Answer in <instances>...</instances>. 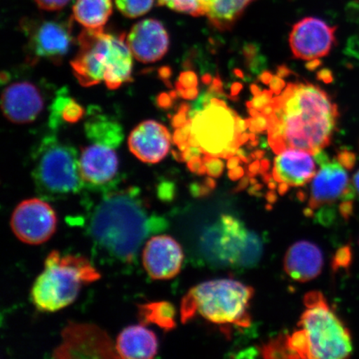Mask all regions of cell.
<instances>
[{
    "instance_id": "cell-1",
    "label": "cell",
    "mask_w": 359,
    "mask_h": 359,
    "mask_svg": "<svg viewBox=\"0 0 359 359\" xmlns=\"http://www.w3.org/2000/svg\"><path fill=\"white\" fill-rule=\"evenodd\" d=\"M271 102L268 142L276 154L293 148L316 155L331 144L339 111L325 90L309 83H290Z\"/></svg>"
},
{
    "instance_id": "cell-2",
    "label": "cell",
    "mask_w": 359,
    "mask_h": 359,
    "mask_svg": "<svg viewBox=\"0 0 359 359\" xmlns=\"http://www.w3.org/2000/svg\"><path fill=\"white\" fill-rule=\"evenodd\" d=\"M159 218L147 212L138 191L107 193L90 221V233L96 243L112 257L132 263L151 233L163 228Z\"/></svg>"
},
{
    "instance_id": "cell-3",
    "label": "cell",
    "mask_w": 359,
    "mask_h": 359,
    "mask_svg": "<svg viewBox=\"0 0 359 359\" xmlns=\"http://www.w3.org/2000/svg\"><path fill=\"white\" fill-rule=\"evenodd\" d=\"M79 51L72 69L83 87L101 83L115 90L132 81L133 53L126 34H111L102 29H84L78 37Z\"/></svg>"
},
{
    "instance_id": "cell-4",
    "label": "cell",
    "mask_w": 359,
    "mask_h": 359,
    "mask_svg": "<svg viewBox=\"0 0 359 359\" xmlns=\"http://www.w3.org/2000/svg\"><path fill=\"white\" fill-rule=\"evenodd\" d=\"M100 279V273L86 259L71 255L62 257L53 250L34 283L31 297L39 311L56 312L73 304L83 285Z\"/></svg>"
},
{
    "instance_id": "cell-5",
    "label": "cell",
    "mask_w": 359,
    "mask_h": 359,
    "mask_svg": "<svg viewBox=\"0 0 359 359\" xmlns=\"http://www.w3.org/2000/svg\"><path fill=\"white\" fill-rule=\"evenodd\" d=\"M254 290L236 280L206 281L192 288L182 302V321L187 323L200 314L215 324L250 325L249 303Z\"/></svg>"
},
{
    "instance_id": "cell-6",
    "label": "cell",
    "mask_w": 359,
    "mask_h": 359,
    "mask_svg": "<svg viewBox=\"0 0 359 359\" xmlns=\"http://www.w3.org/2000/svg\"><path fill=\"white\" fill-rule=\"evenodd\" d=\"M84 130L89 143L81 150V177L90 187L109 185L118 173L116 150L123 140V128L109 116L94 114L85 123Z\"/></svg>"
},
{
    "instance_id": "cell-7",
    "label": "cell",
    "mask_w": 359,
    "mask_h": 359,
    "mask_svg": "<svg viewBox=\"0 0 359 359\" xmlns=\"http://www.w3.org/2000/svg\"><path fill=\"white\" fill-rule=\"evenodd\" d=\"M306 306L299 327L306 336L309 355L313 359H342L353 352L352 337L320 292L305 295Z\"/></svg>"
},
{
    "instance_id": "cell-8",
    "label": "cell",
    "mask_w": 359,
    "mask_h": 359,
    "mask_svg": "<svg viewBox=\"0 0 359 359\" xmlns=\"http://www.w3.org/2000/svg\"><path fill=\"white\" fill-rule=\"evenodd\" d=\"M187 116L191 122L190 136L202 154L229 159L237 154L241 135L248 126L223 100L213 97L208 105L193 107Z\"/></svg>"
},
{
    "instance_id": "cell-9",
    "label": "cell",
    "mask_w": 359,
    "mask_h": 359,
    "mask_svg": "<svg viewBox=\"0 0 359 359\" xmlns=\"http://www.w3.org/2000/svg\"><path fill=\"white\" fill-rule=\"evenodd\" d=\"M33 176L40 191L48 195L78 193L84 185L75 147L55 135L45 137L33 154Z\"/></svg>"
},
{
    "instance_id": "cell-10",
    "label": "cell",
    "mask_w": 359,
    "mask_h": 359,
    "mask_svg": "<svg viewBox=\"0 0 359 359\" xmlns=\"http://www.w3.org/2000/svg\"><path fill=\"white\" fill-rule=\"evenodd\" d=\"M205 243L213 257L222 263L236 266H253L262 254L259 238L231 215H222L218 226L205 236Z\"/></svg>"
},
{
    "instance_id": "cell-11",
    "label": "cell",
    "mask_w": 359,
    "mask_h": 359,
    "mask_svg": "<svg viewBox=\"0 0 359 359\" xmlns=\"http://www.w3.org/2000/svg\"><path fill=\"white\" fill-rule=\"evenodd\" d=\"M28 37L29 60L60 64L69 53L74 38L70 21L44 20L22 26Z\"/></svg>"
},
{
    "instance_id": "cell-12",
    "label": "cell",
    "mask_w": 359,
    "mask_h": 359,
    "mask_svg": "<svg viewBox=\"0 0 359 359\" xmlns=\"http://www.w3.org/2000/svg\"><path fill=\"white\" fill-rule=\"evenodd\" d=\"M11 224L18 239L26 244L40 245L50 239L55 232L57 217L47 202L32 198L17 205Z\"/></svg>"
},
{
    "instance_id": "cell-13",
    "label": "cell",
    "mask_w": 359,
    "mask_h": 359,
    "mask_svg": "<svg viewBox=\"0 0 359 359\" xmlns=\"http://www.w3.org/2000/svg\"><path fill=\"white\" fill-rule=\"evenodd\" d=\"M313 156L320 169L313 178L309 209L313 210L351 196L353 184L349 181L347 169L338 160H330L323 150Z\"/></svg>"
},
{
    "instance_id": "cell-14",
    "label": "cell",
    "mask_w": 359,
    "mask_h": 359,
    "mask_svg": "<svg viewBox=\"0 0 359 359\" xmlns=\"http://www.w3.org/2000/svg\"><path fill=\"white\" fill-rule=\"evenodd\" d=\"M62 336L64 341L55 350V358H119L109 337L96 326L73 324Z\"/></svg>"
},
{
    "instance_id": "cell-15",
    "label": "cell",
    "mask_w": 359,
    "mask_h": 359,
    "mask_svg": "<svg viewBox=\"0 0 359 359\" xmlns=\"http://www.w3.org/2000/svg\"><path fill=\"white\" fill-rule=\"evenodd\" d=\"M336 27L314 17L304 18L296 22L290 35L294 57L313 60L329 55L336 43Z\"/></svg>"
},
{
    "instance_id": "cell-16",
    "label": "cell",
    "mask_w": 359,
    "mask_h": 359,
    "mask_svg": "<svg viewBox=\"0 0 359 359\" xmlns=\"http://www.w3.org/2000/svg\"><path fill=\"white\" fill-rule=\"evenodd\" d=\"M46 98L41 88L30 80H16L8 83L1 96L4 116L15 124L34 122L42 114Z\"/></svg>"
},
{
    "instance_id": "cell-17",
    "label": "cell",
    "mask_w": 359,
    "mask_h": 359,
    "mask_svg": "<svg viewBox=\"0 0 359 359\" xmlns=\"http://www.w3.org/2000/svg\"><path fill=\"white\" fill-rule=\"evenodd\" d=\"M184 259L181 245L169 236L151 237L143 250V266L152 280H170L177 276Z\"/></svg>"
},
{
    "instance_id": "cell-18",
    "label": "cell",
    "mask_w": 359,
    "mask_h": 359,
    "mask_svg": "<svg viewBox=\"0 0 359 359\" xmlns=\"http://www.w3.org/2000/svg\"><path fill=\"white\" fill-rule=\"evenodd\" d=\"M127 43L137 60L151 64L167 55L170 38L167 29L159 20L147 19L133 26L127 36Z\"/></svg>"
},
{
    "instance_id": "cell-19",
    "label": "cell",
    "mask_w": 359,
    "mask_h": 359,
    "mask_svg": "<svg viewBox=\"0 0 359 359\" xmlns=\"http://www.w3.org/2000/svg\"><path fill=\"white\" fill-rule=\"evenodd\" d=\"M172 145L169 130L154 120L142 122L133 130L128 137L132 154L143 163H160L168 154Z\"/></svg>"
},
{
    "instance_id": "cell-20",
    "label": "cell",
    "mask_w": 359,
    "mask_h": 359,
    "mask_svg": "<svg viewBox=\"0 0 359 359\" xmlns=\"http://www.w3.org/2000/svg\"><path fill=\"white\" fill-rule=\"evenodd\" d=\"M308 151L286 149L278 154L273 164L272 176L278 182L290 187H303L316 175V165Z\"/></svg>"
},
{
    "instance_id": "cell-21",
    "label": "cell",
    "mask_w": 359,
    "mask_h": 359,
    "mask_svg": "<svg viewBox=\"0 0 359 359\" xmlns=\"http://www.w3.org/2000/svg\"><path fill=\"white\" fill-rule=\"evenodd\" d=\"M324 266V257L318 247L309 241H299L287 251L284 269L287 275L299 282L316 279Z\"/></svg>"
},
{
    "instance_id": "cell-22",
    "label": "cell",
    "mask_w": 359,
    "mask_h": 359,
    "mask_svg": "<svg viewBox=\"0 0 359 359\" xmlns=\"http://www.w3.org/2000/svg\"><path fill=\"white\" fill-rule=\"evenodd\" d=\"M158 348L154 332L142 325L126 327L116 339V351L122 358H152Z\"/></svg>"
},
{
    "instance_id": "cell-23",
    "label": "cell",
    "mask_w": 359,
    "mask_h": 359,
    "mask_svg": "<svg viewBox=\"0 0 359 359\" xmlns=\"http://www.w3.org/2000/svg\"><path fill=\"white\" fill-rule=\"evenodd\" d=\"M112 0H77L73 7L75 21L84 29H102L112 13Z\"/></svg>"
},
{
    "instance_id": "cell-24",
    "label": "cell",
    "mask_w": 359,
    "mask_h": 359,
    "mask_svg": "<svg viewBox=\"0 0 359 359\" xmlns=\"http://www.w3.org/2000/svg\"><path fill=\"white\" fill-rule=\"evenodd\" d=\"M255 0H210L208 19L214 28L231 29Z\"/></svg>"
},
{
    "instance_id": "cell-25",
    "label": "cell",
    "mask_w": 359,
    "mask_h": 359,
    "mask_svg": "<svg viewBox=\"0 0 359 359\" xmlns=\"http://www.w3.org/2000/svg\"><path fill=\"white\" fill-rule=\"evenodd\" d=\"M84 109L79 103L72 98L65 88L57 93L50 107L49 125L53 129L67 123H75L83 118Z\"/></svg>"
},
{
    "instance_id": "cell-26",
    "label": "cell",
    "mask_w": 359,
    "mask_h": 359,
    "mask_svg": "<svg viewBox=\"0 0 359 359\" xmlns=\"http://www.w3.org/2000/svg\"><path fill=\"white\" fill-rule=\"evenodd\" d=\"M139 313L143 322L155 324L165 330H172L176 326L174 307L168 302L142 305Z\"/></svg>"
},
{
    "instance_id": "cell-27",
    "label": "cell",
    "mask_w": 359,
    "mask_h": 359,
    "mask_svg": "<svg viewBox=\"0 0 359 359\" xmlns=\"http://www.w3.org/2000/svg\"><path fill=\"white\" fill-rule=\"evenodd\" d=\"M160 6L168 7L170 10L186 13L194 17L206 16L210 0H156Z\"/></svg>"
},
{
    "instance_id": "cell-28",
    "label": "cell",
    "mask_w": 359,
    "mask_h": 359,
    "mask_svg": "<svg viewBox=\"0 0 359 359\" xmlns=\"http://www.w3.org/2000/svg\"><path fill=\"white\" fill-rule=\"evenodd\" d=\"M154 2L155 0H115L118 10L129 19L146 15L151 10Z\"/></svg>"
},
{
    "instance_id": "cell-29",
    "label": "cell",
    "mask_w": 359,
    "mask_h": 359,
    "mask_svg": "<svg viewBox=\"0 0 359 359\" xmlns=\"http://www.w3.org/2000/svg\"><path fill=\"white\" fill-rule=\"evenodd\" d=\"M206 173L210 177L218 178L222 176L224 168V164L219 157L205 156L203 158Z\"/></svg>"
},
{
    "instance_id": "cell-30",
    "label": "cell",
    "mask_w": 359,
    "mask_h": 359,
    "mask_svg": "<svg viewBox=\"0 0 359 359\" xmlns=\"http://www.w3.org/2000/svg\"><path fill=\"white\" fill-rule=\"evenodd\" d=\"M352 252L348 246L342 247L334 255L333 267L334 269L339 268H346L351 263Z\"/></svg>"
},
{
    "instance_id": "cell-31",
    "label": "cell",
    "mask_w": 359,
    "mask_h": 359,
    "mask_svg": "<svg viewBox=\"0 0 359 359\" xmlns=\"http://www.w3.org/2000/svg\"><path fill=\"white\" fill-rule=\"evenodd\" d=\"M197 84H198V79L195 73L191 71L184 72L180 75L177 83L178 94L184 89L197 87Z\"/></svg>"
},
{
    "instance_id": "cell-32",
    "label": "cell",
    "mask_w": 359,
    "mask_h": 359,
    "mask_svg": "<svg viewBox=\"0 0 359 359\" xmlns=\"http://www.w3.org/2000/svg\"><path fill=\"white\" fill-rule=\"evenodd\" d=\"M273 93L271 90H264L258 95L255 96L252 101L246 102V105L248 107V109L253 107V109L262 111L264 107L271 102Z\"/></svg>"
},
{
    "instance_id": "cell-33",
    "label": "cell",
    "mask_w": 359,
    "mask_h": 359,
    "mask_svg": "<svg viewBox=\"0 0 359 359\" xmlns=\"http://www.w3.org/2000/svg\"><path fill=\"white\" fill-rule=\"evenodd\" d=\"M246 123L251 133H257L266 131L269 127V119L266 116H264L262 111L260 114L254 116V118L246 120Z\"/></svg>"
},
{
    "instance_id": "cell-34",
    "label": "cell",
    "mask_w": 359,
    "mask_h": 359,
    "mask_svg": "<svg viewBox=\"0 0 359 359\" xmlns=\"http://www.w3.org/2000/svg\"><path fill=\"white\" fill-rule=\"evenodd\" d=\"M41 10L46 11H57L64 8L70 0H34Z\"/></svg>"
},
{
    "instance_id": "cell-35",
    "label": "cell",
    "mask_w": 359,
    "mask_h": 359,
    "mask_svg": "<svg viewBox=\"0 0 359 359\" xmlns=\"http://www.w3.org/2000/svg\"><path fill=\"white\" fill-rule=\"evenodd\" d=\"M337 160L339 161V163L343 165L344 168L347 170H351L355 164L356 156L353 152L348 151L346 150L339 152Z\"/></svg>"
},
{
    "instance_id": "cell-36",
    "label": "cell",
    "mask_w": 359,
    "mask_h": 359,
    "mask_svg": "<svg viewBox=\"0 0 359 359\" xmlns=\"http://www.w3.org/2000/svg\"><path fill=\"white\" fill-rule=\"evenodd\" d=\"M269 86H271V90L273 94L279 95V94L281 93L282 90L285 88L286 83L283 79L279 77V76H273L271 83H269Z\"/></svg>"
},
{
    "instance_id": "cell-37",
    "label": "cell",
    "mask_w": 359,
    "mask_h": 359,
    "mask_svg": "<svg viewBox=\"0 0 359 359\" xmlns=\"http://www.w3.org/2000/svg\"><path fill=\"white\" fill-rule=\"evenodd\" d=\"M259 51V48L254 43L246 44L244 47V55L247 60L252 61Z\"/></svg>"
},
{
    "instance_id": "cell-38",
    "label": "cell",
    "mask_w": 359,
    "mask_h": 359,
    "mask_svg": "<svg viewBox=\"0 0 359 359\" xmlns=\"http://www.w3.org/2000/svg\"><path fill=\"white\" fill-rule=\"evenodd\" d=\"M199 90L196 87L184 89L183 91L179 93L183 98L187 100H194L198 96Z\"/></svg>"
},
{
    "instance_id": "cell-39",
    "label": "cell",
    "mask_w": 359,
    "mask_h": 359,
    "mask_svg": "<svg viewBox=\"0 0 359 359\" xmlns=\"http://www.w3.org/2000/svg\"><path fill=\"white\" fill-rule=\"evenodd\" d=\"M317 79L325 83H330L333 82V74L330 69H324L318 72Z\"/></svg>"
},
{
    "instance_id": "cell-40",
    "label": "cell",
    "mask_w": 359,
    "mask_h": 359,
    "mask_svg": "<svg viewBox=\"0 0 359 359\" xmlns=\"http://www.w3.org/2000/svg\"><path fill=\"white\" fill-rule=\"evenodd\" d=\"M244 169L241 167H237L236 168L230 169L228 172V176L232 181H236V180L241 179L244 176Z\"/></svg>"
},
{
    "instance_id": "cell-41",
    "label": "cell",
    "mask_w": 359,
    "mask_h": 359,
    "mask_svg": "<svg viewBox=\"0 0 359 359\" xmlns=\"http://www.w3.org/2000/svg\"><path fill=\"white\" fill-rule=\"evenodd\" d=\"M292 74L291 70L285 65H280L277 69V76L281 79L288 77Z\"/></svg>"
},
{
    "instance_id": "cell-42",
    "label": "cell",
    "mask_w": 359,
    "mask_h": 359,
    "mask_svg": "<svg viewBox=\"0 0 359 359\" xmlns=\"http://www.w3.org/2000/svg\"><path fill=\"white\" fill-rule=\"evenodd\" d=\"M322 65V61L316 58V60H313L309 61L306 65H305V67L309 71H314L320 67Z\"/></svg>"
},
{
    "instance_id": "cell-43",
    "label": "cell",
    "mask_w": 359,
    "mask_h": 359,
    "mask_svg": "<svg viewBox=\"0 0 359 359\" xmlns=\"http://www.w3.org/2000/svg\"><path fill=\"white\" fill-rule=\"evenodd\" d=\"M260 168H262V165H260L259 161H255L254 163H251L249 167L250 176H255V175L260 172Z\"/></svg>"
},
{
    "instance_id": "cell-44",
    "label": "cell",
    "mask_w": 359,
    "mask_h": 359,
    "mask_svg": "<svg viewBox=\"0 0 359 359\" xmlns=\"http://www.w3.org/2000/svg\"><path fill=\"white\" fill-rule=\"evenodd\" d=\"M241 161V160L239 156H232L231 158L228 159L227 168L229 169H233L239 167Z\"/></svg>"
},
{
    "instance_id": "cell-45",
    "label": "cell",
    "mask_w": 359,
    "mask_h": 359,
    "mask_svg": "<svg viewBox=\"0 0 359 359\" xmlns=\"http://www.w3.org/2000/svg\"><path fill=\"white\" fill-rule=\"evenodd\" d=\"M273 77V76L271 73V72L266 71L264 72V73H262V74H260L259 80L262 81V82L264 84H269L271 83Z\"/></svg>"
},
{
    "instance_id": "cell-46",
    "label": "cell",
    "mask_w": 359,
    "mask_h": 359,
    "mask_svg": "<svg viewBox=\"0 0 359 359\" xmlns=\"http://www.w3.org/2000/svg\"><path fill=\"white\" fill-rule=\"evenodd\" d=\"M236 155L240 157L241 160L242 161H244L245 163H248L250 158H249L248 156H247L245 151L243 149H238Z\"/></svg>"
},
{
    "instance_id": "cell-47",
    "label": "cell",
    "mask_w": 359,
    "mask_h": 359,
    "mask_svg": "<svg viewBox=\"0 0 359 359\" xmlns=\"http://www.w3.org/2000/svg\"><path fill=\"white\" fill-rule=\"evenodd\" d=\"M242 89V84L240 83H235L231 87V95L233 97L236 96L238 93H240Z\"/></svg>"
},
{
    "instance_id": "cell-48",
    "label": "cell",
    "mask_w": 359,
    "mask_h": 359,
    "mask_svg": "<svg viewBox=\"0 0 359 359\" xmlns=\"http://www.w3.org/2000/svg\"><path fill=\"white\" fill-rule=\"evenodd\" d=\"M260 111H262L264 116H266L267 118L268 116H271L273 111V107L271 104V102H269V104L264 107V109Z\"/></svg>"
},
{
    "instance_id": "cell-49",
    "label": "cell",
    "mask_w": 359,
    "mask_h": 359,
    "mask_svg": "<svg viewBox=\"0 0 359 359\" xmlns=\"http://www.w3.org/2000/svg\"><path fill=\"white\" fill-rule=\"evenodd\" d=\"M353 187L354 188V190H355L359 196V170L358 172L354 175L353 178Z\"/></svg>"
},
{
    "instance_id": "cell-50",
    "label": "cell",
    "mask_w": 359,
    "mask_h": 359,
    "mask_svg": "<svg viewBox=\"0 0 359 359\" xmlns=\"http://www.w3.org/2000/svg\"><path fill=\"white\" fill-rule=\"evenodd\" d=\"M260 165H262V168H260V172L266 173L269 170L271 163H269V160L264 159L262 161H260Z\"/></svg>"
},
{
    "instance_id": "cell-51",
    "label": "cell",
    "mask_w": 359,
    "mask_h": 359,
    "mask_svg": "<svg viewBox=\"0 0 359 359\" xmlns=\"http://www.w3.org/2000/svg\"><path fill=\"white\" fill-rule=\"evenodd\" d=\"M289 188H290V186L288 185V184L287 183H285V182H280V186H279V192L280 193V194H285V193L287 192V191L289 190Z\"/></svg>"
},
{
    "instance_id": "cell-52",
    "label": "cell",
    "mask_w": 359,
    "mask_h": 359,
    "mask_svg": "<svg viewBox=\"0 0 359 359\" xmlns=\"http://www.w3.org/2000/svg\"><path fill=\"white\" fill-rule=\"evenodd\" d=\"M264 156V151L262 150H257L253 152V154L251 156L253 157V159L262 160L263 156Z\"/></svg>"
},
{
    "instance_id": "cell-53",
    "label": "cell",
    "mask_w": 359,
    "mask_h": 359,
    "mask_svg": "<svg viewBox=\"0 0 359 359\" xmlns=\"http://www.w3.org/2000/svg\"><path fill=\"white\" fill-rule=\"evenodd\" d=\"M214 78L212 75L209 74H205L203 77H202V82H203L205 84L208 85L210 83L213 82Z\"/></svg>"
},
{
    "instance_id": "cell-54",
    "label": "cell",
    "mask_w": 359,
    "mask_h": 359,
    "mask_svg": "<svg viewBox=\"0 0 359 359\" xmlns=\"http://www.w3.org/2000/svg\"><path fill=\"white\" fill-rule=\"evenodd\" d=\"M205 184L210 188V189H213V188L217 186V183H215L212 178H206Z\"/></svg>"
},
{
    "instance_id": "cell-55",
    "label": "cell",
    "mask_w": 359,
    "mask_h": 359,
    "mask_svg": "<svg viewBox=\"0 0 359 359\" xmlns=\"http://www.w3.org/2000/svg\"><path fill=\"white\" fill-rule=\"evenodd\" d=\"M248 182H249L248 178L245 177V178L242 179L239 184V189L240 190L244 189V188L246 187L247 185H248Z\"/></svg>"
},
{
    "instance_id": "cell-56",
    "label": "cell",
    "mask_w": 359,
    "mask_h": 359,
    "mask_svg": "<svg viewBox=\"0 0 359 359\" xmlns=\"http://www.w3.org/2000/svg\"><path fill=\"white\" fill-rule=\"evenodd\" d=\"M250 89H251V92H252V93L254 94L255 96H257V95H258V94L262 93V90H260L258 86H257V85H252V86H251Z\"/></svg>"
},
{
    "instance_id": "cell-57",
    "label": "cell",
    "mask_w": 359,
    "mask_h": 359,
    "mask_svg": "<svg viewBox=\"0 0 359 359\" xmlns=\"http://www.w3.org/2000/svg\"><path fill=\"white\" fill-rule=\"evenodd\" d=\"M234 73L239 78L242 79L244 77L243 73H242V71L240 69H235Z\"/></svg>"
}]
</instances>
